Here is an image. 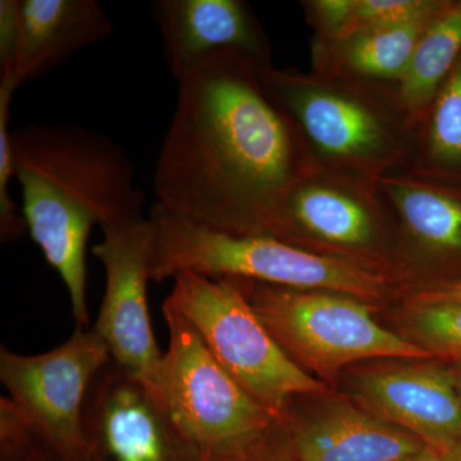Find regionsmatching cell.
Here are the masks:
<instances>
[{
	"label": "cell",
	"instance_id": "6",
	"mask_svg": "<svg viewBox=\"0 0 461 461\" xmlns=\"http://www.w3.org/2000/svg\"><path fill=\"white\" fill-rule=\"evenodd\" d=\"M168 348L151 391L191 446L204 455L239 447L278 423L215 360L180 312L163 303Z\"/></svg>",
	"mask_w": 461,
	"mask_h": 461
},
{
	"label": "cell",
	"instance_id": "22",
	"mask_svg": "<svg viewBox=\"0 0 461 461\" xmlns=\"http://www.w3.org/2000/svg\"><path fill=\"white\" fill-rule=\"evenodd\" d=\"M430 147L436 159L461 160V63L437 102L430 127Z\"/></svg>",
	"mask_w": 461,
	"mask_h": 461
},
{
	"label": "cell",
	"instance_id": "8",
	"mask_svg": "<svg viewBox=\"0 0 461 461\" xmlns=\"http://www.w3.org/2000/svg\"><path fill=\"white\" fill-rule=\"evenodd\" d=\"M103 235L93 248L105 273L104 297L93 330L107 345L111 359L151 390L163 357L148 302L153 222L141 217L104 229Z\"/></svg>",
	"mask_w": 461,
	"mask_h": 461
},
{
	"label": "cell",
	"instance_id": "16",
	"mask_svg": "<svg viewBox=\"0 0 461 461\" xmlns=\"http://www.w3.org/2000/svg\"><path fill=\"white\" fill-rule=\"evenodd\" d=\"M461 50V3L427 27L402 77V95L409 108L426 105Z\"/></svg>",
	"mask_w": 461,
	"mask_h": 461
},
{
	"label": "cell",
	"instance_id": "28",
	"mask_svg": "<svg viewBox=\"0 0 461 461\" xmlns=\"http://www.w3.org/2000/svg\"><path fill=\"white\" fill-rule=\"evenodd\" d=\"M400 461H447V451L444 453V451L436 450V448L427 446L420 453Z\"/></svg>",
	"mask_w": 461,
	"mask_h": 461
},
{
	"label": "cell",
	"instance_id": "30",
	"mask_svg": "<svg viewBox=\"0 0 461 461\" xmlns=\"http://www.w3.org/2000/svg\"><path fill=\"white\" fill-rule=\"evenodd\" d=\"M447 461H461V441L447 451Z\"/></svg>",
	"mask_w": 461,
	"mask_h": 461
},
{
	"label": "cell",
	"instance_id": "31",
	"mask_svg": "<svg viewBox=\"0 0 461 461\" xmlns=\"http://www.w3.org/2000/svg\"><path fill=\"white\" fill-rule=\"evenodd\" d=\"M57 461H66V460L60 459V457L57 456Z\"/></svg>",
	"mask_w": 461,
	"mask_h": 461
},
{
	"label": "cell",
	"instance_id": "7",
	"mask_svg": "<svg viewBox=\"0 0 461 461\" xmlns=\"http://www.w3.org/2000/svg\"><path fill=\"white\" fill-rule=\"evenodd\" d=\"M109 359L98 333L81 327L48 353L20 355L0 348V381L8 402L60 459L87 461L84 403L91 382Z\"/></svg>",
	"mask_w": 461,
	"mask_h": 461
},
{
	"label": "cell",
	"instance_id": "23",
	"mask_svg": "<svg viewBox=\"0 0 461 461\" xmlns=\"http://www.w3.org/2000/svg\"><path fill=\"white\" fill-rule=\"evenodd\" d=\"M0 461H57V455L0 399Z\"/></svg>",
	"mask_w": 461,
	"mask_h": 461
},
{
	"label": "cell",
	"instance_id": "29",
	"mask_svg": "<svg viewBox=\"0 0 461 461\" xmlns=\"http://www.w3.org/2000/svg\"><path fill=\"white\" fill-rule=\"evenodd\" d=\"M451 371H453L455 384H456L457 393L461 397V363H454V366H451Z\"/></svg>",
	"mask_w": 461,
	"mask_h": 461
},
{
	"label": "cell",
	"instance_id": "24",
	"mask_svg": "<svg viewBox=\"0 0 461 461\" xmlns=\"http://www.w3.org/2000/svg\"><path fill=\"white\" fill-rule=\"evenodd\" d=\"M200 461H295L284 421L271 430L239 447L200 456Z\"/></svg>",
	"mask_w": 461,
	"mask_h": 461
},
{
	"label": "cell",
	"instance_id": "13",
	"mask_svg": "<svg viewBox=\"0 0 461 461\" xmlns=\"http://www.w3.org/2000/svg\"><path fill=\"white\" fill-rule=\"evenodd\" d=\"M285 426L295 461H400L427 447L418 437L348 402Z\"/></svg>",
	"mask_w": 461,
	"mask_h": 461
},
{
	"label": "cell",
	"instance_id": "3",
	"mask_svg": "<svg viewBox=\"0 0 461 461\" xmlns=\"http://www.w3.org/2000/svg\"><path fill=\"white\" fill-rule=\"evenodd\" d=\"M151 282L182 273L233 277L296 290L330 291L357 299H378L387 282L359 264L317 256L271 236L215 232L185 222L153 205Z\"/></svg>",
	"mask_w": 461,
	"mask_h": 461
},
{
	"label": "cell",
	"instance_id": "9",
	"mask_svg": "<svg viewBox=\"0 0 461 461\" xmlns=\"http://www.w3.org/2000/svg\"><path fill=\"white\" fill-rule=\"evenodd\" d=\"M87 461H200L153 391L114 360L103 366L83 411Z\"/></svg>",
	"mask_w": 461,
	"mask_h": 461
},
{
	"label": "cell",
	"instance_id": "20",
	"mask_svg": "<svg viewBox=\"0 0 461 461\" xmlns=\"http://www.w3.org/2000/svg\"><path fill=\"white\" fill-rule=\"evenodd\" d=\"M437 7L423 0H355L353 14L336 38L351 41L373 30L429 21Z\"/></svg>",
	"mask_w": 461,
	"mask_h": 461
},
{
	"label": "cell",
	"instance_id": "18",
	"mask_svg": "<svg viewBox=\"0 0 461 461\" xmlns=\"http://www.w3.org/2000/svg\"><path fill=\"white\" fill-rule=\"evenodd\" d=\"M426 26L420 21L360 33L348 41V65L363 75L402 78Z\"/></svg>",
	"mask_w": 461,
	"mask_h": 461
},
{
	"label": "cell",
	"instance_id": "12",
	"mask_svg": "<svg viewBox=\"0 0 461 461\" xmlns=\"http://www.w3.org/2000/svg\"><path fill=\"white\" fill-rule=\"evenodd\" d=\"M20 38L11 80L16 91L39 80L75 53L105 41L114 25L96 0H20Z\"/></svg>",
	"mask_w": 461,
	"mask_h": 461
},
{
	"label": "cell",
	"instance_id": "2",
	"mask_svg": "<svg viewBox=\"0 0 461 461\" xmlns=\"http://www.w3.org/2000/svg\"><path fill=\"white\" fill-rule=\"evenodd\" d=\"M11 142L27 230L62 278L76 327L87 329L91 230L145 217L131 160L108 136L71 124H26L11 132Z\"/></svg>",
	"mask_w": 461,
	"mask_h": 461
},
{
	"label": "cell",
	"instance_id": "1",
	"mask_svg": "<svg viewBox=\"0 0 461 461\" xmlns=\"http://www.w3.org/2000/svg\"><path fill=\"white\" fill-rule=\"evenodd\" d=\"M241 51L212 54L177 80L153 191L166 213L215 232L271 236L295 189L290 129Z\"/></svg>",
	"mask_w": 461,
	"mask_h": 461
},
{
	"label": "cell",
	"instance_id": "11",
	"mask_svg": "<svg viewBox=\"0 0 461 461\" xmlns=\"http://www.w3.org/2000/svg\"><path fill=\"white\" fill-rule=\"evenodd\" d=\"M154 21L167 66L176 81L212 54L236 50L257 65L267 47L248 8L236 0H156Z\"/></svg>",
	"mask_w": 461,
	"mask_h": 461
},
{
	"label": "cell",
	"instance_id": "17",
	"mask_svg": "<svg viewBox=\"0 0 461 461\" xmlns=\"http://www.w3.org/2000/svg\"><path fill=\"white\" fill-rule=\"evenodd\" d=\"M412 235L436 250H461V204L456 200L412 185L390 187Z\"/></svg>",
	"mask_w": 461,
	"mask_h": 461
},
{
	"label": "cell",
	"instance_id": "4",
	"mask_svg": "<svg viewBox=\"0 0 461 461\" xmlns=\"http://www.w3.org/2000/svg\"><path fill=\"white\" fill-rule=\"evenodd\" d=\"M165 300L199 333L224 371L277 421L293 397L326 393L297 366L254 312L239 278L182 273Z\"/></svg>",
	"mask_w": 461,
	"mask_h": 461
},
{
	"label": "cell",
	"instance_id": "25",
	"mask_svg": "<svg viewBox=\"0 0 461 461\" xmlns=\"http://www.w3.org/2000/svg\"><path fill=\"white\" fill-rule=\"evenodd\" d=\"M20 0L0 2V84L8 83L16 66L20 38Z\"/></svg>",
	"mask_w": 461,
	"mask_h": 461
},
{
	"label": "cell",
	"instance_id": "21",
	"mask_svg": "<svg viewBox=\"0 0 461 461\" xmlns=\"http://www.w3.org/2000/svg\"><path fill=\"white\" fill-rule=\"evenodd\" d=\"M14 91L0 86V241L3 244L18 241L29 232L23 211L9 194L11 178L14 177L12 159L9 109Z\"/></svg>",
	"mask_w": 461,
	"mask_h": 461
},
{
	"label": "cell",
	"instance_id": "19",
	"mask_svg": "<svg viewBox=\"0 0 461 461\" xmlns=\"http://www.w3.org/2000/svg\"><path fill=\"white\" fill-rule=\"evenodd\" d=\"M406 339L441 359L461 363V303L420 302L405 315Z\"/></svg>",
	"mask_w": 461,
	"mask_h": 461
},
{
	"label": "cell",
	"instance_id": "10",
	"mask_svg": "<svg viewBox=\"0 0 461 461\" xmlns=\"http://www.w3.org/2000/svg\"><path fill=\"white\" fill-rule=\"evenodd\" d=\"M355 402L429 447L461 441V397L453 371L432 359H391L360 368L350 379Z\"/></svg>",
	"mask_w": 461,
	"mask_h": 461
},
{
	"label": "cell",
	"instance_id": "27",
	"mask_svg": "<svg viewBox=\"0 0 461 461\" xmlns=\"http://www.w3.org/2000/svg\"><path fill=\"white\" fill-rule=\"evenodd\" d=\"M420 302H459L461 303V282L448 285L442 287L441 290L433 291V293L423 294L418 297Z\"/></svg>",
	"mask_w": 461,
	"mask_h": 461
},
{
	"label": "cell",
	"instance_id": "14",
	"mask_svg": "<svg viewBox=\"0 0 461 461\" xmlns=\"http://www.w3.org/2000/svg\"><path fill=\"white\" fill-rule=\"evenodd\" d=\"M264 89L295 112L306 133L326 153L357 157L381 145V127L366 109L327 91L304 89L287 76L260 68Z\"/></svg>",
	"mask_w": 461,
	"mask_h": 461
},
{
	"label": "cell",
	"instance_id": "15",
	"mask_svg": "<svg viewBox=\"0 0 461 461\" xmlns=\"http://www.w3.org/2000/svg\"><path fill=\"white\" fill-rule=\"evenodd\" d=\"M293 226L348 247L368 244L372 238L371 218L363 206L329 187H295L291 191L271 238L284 239Z\"/></svg>",
	"mask_w": 461,
	"mask_h": 461
},
{
	"label": "cell",
	"instance_id": "26",
	"mask_svg": "<svg viewBox=\"0 0 461 461\" xmlns=\"http://www.w3.org/2000/svg\"><path fill=\"white\" fill-rule=\"evenodd\" d=\"M354 7L355 0H321L314 3L318 16L335 36L350 20Z\"/></svg>",
	"mask_w": 461,
	"mask_h": 461
},
{
	"label": "cell",
	"instance_id": "5",
	"mask_svg": "<svg viewBox=\"0 0 461 461\" xmlns=\"http://www.w3.org/2000/svg\"><path fill=\"white\" fill-rule=\"evenodd\" d=\"M239 280L254 312L285 353L297 366L323 377L363 360L433 357L379 326L369 309L353 296Z\"/></svg>",
	"mask_w": 461,
	"mask_h": 461
}]
</instances>
